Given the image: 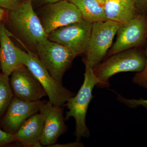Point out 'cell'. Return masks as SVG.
Masks as SVG:
<instances>
[{
  "mask_svg": "<svg viewBox=\"0 0 147 147\" xmlns=\"http://www.w3.org/2000/svg\"><path fill=\"white\" fill-rule=\"evenodd\" d=\"M63 106L53 105L48 100H43L39 113L44 118V128L41 144L48 147L56 143L61 135L66 132Z\"/></svg>",
  "mask_w": 147,
  "mask_h": 147,
  "instance_id": "11",
  "label": "cell"
},
{
  "mask_svg": "<svg viewBox=\"0 0 147 147\" xmlns=\"http://www.w3.org/2000/svg\"><path fill=\"white\" fill-rule=\"evenodd\" d=\"M9 83L13 96L26 101L40 100L47 94L41 84L25 65L11 74Z\"/></svg>",
  "mask_w": 147,
  "mask_h": 147,
  "instance_id": "10",
  "label": "cell"
},
{
  "mask_svg": "<svg viewBox=\"0 0 147 147\" xmlns=\"http://www.w3.org/2000/svg\"><path fill=\"white\" fill-rule=\"evenodd\" d=\"M137 14L147 16V0H133Z\"/></svg>",
  "mask_w": 147,
  "mask_h": 147,
  "instance_id": "21",
  "label": "cell"
},
{
  "mask_svg": "<svg viewBox=\"0 0 147 147\" xmlns=\"http://www.w3.org/2000/svg\"><path fill=\"white\" fill-rule=\"evenodd\" d=\"M15 142L14 135L9 134L0 128V147Z\"/></svg>",
  "mask_w": 147,
  "mask_h": 147,
  "instance_id": "20",
  "label": "cell"
},
{
  "mask_svg": "<svg viewBox=\"0 0 147 147\" xmlns=\"http://www.w3.org/2000/svg\"><path fill=\"white\" fill-rule=\"evenodd\" d=\"M117 94V99L121 103L128 106L131 108H136L139 107H143L145 108L147 111V99L141 98L139 99H127L123 97L119 94L116 93Z\"/></svg>",
  "mask_w": 147,
  "mask_h": 147,
  "instance_id": "19",
  "label": "cell"
},
{
  "mask_svg": "<svg viewBox=\"0 0 147 147\" xmlns=\"http://www.w3.org/2000/svg\"><path fill=\"white\" fill-rule=\"evenodd\" d=\"M7 10L0 7V23L4 21Z\"/></svg>",
  "mask_w": 147,
  "mask_h": 147,
  "instance_id": "25",
  "label": "cell"
},
{
  "mask_svg": "<svg viewBox=\"0 0 147 147\" xmlns=\"http://www.w3.org/2000/svg\"><path fill=\"white\" fill-rule=\"evenodd\" d=\"M13 97L9 76L0 72V120L8 109Z\"/></svg>",
  "mask_w": 147,
  "mask_h": 147,
  "instance_id": "17",
  "label": "cell"
},
{
  "mask_svg": "<svg viewBox=\"0 0 147 147\" xmlns=\"http://www.w3.org/2000/svg\"><path fill=\"white\" fill-rule=\"evenodd\" d=\"M99 1H101L104 2L105 1V0H99Z\"/></svg>",
  "mask_w": 147,
  "mask_h": 147,
  "instance_id": "26",
  "label": "cell"
},
{
  "mask_svg": "<svg viewBox=\"0 0 147 147\" xmlns=\"http://www.w3.org/2000/svg\"><path fill=\"white\" fill-rule=\"evenodd\" d=\"M22 0H0V7L6 10L16 8Z\"/></svg>",
  "mask_w": 147,
  "mask_h": 147,
  "instance_id": "22",
  "label": "cell"
},
{
  "mask_svg": "<svg viewBox=\"0 0 147 147\" xmlns=\"http://www.w3.org/2000/svg\"><path fill=\"white\" fill-rule=\"evenodd\" d=\"M84 145L79 141L74 143H67L65 144H53L49 146L48 147H83Z\"/></svg>",
  "mask_w": 147,
  "mask_h": 147,
  "instance_id": "23",
  "label": "cell"
},
{
  "mask_svg": "<svg viewBox=\"0 0 147 147\" xmlns=\"http://www.w3.org/2000/svg\"><path fill=\"white\" fill-rule=\"evenodd\" d=\"M121 24L109 20L92 24L88 46L85 53V65L94 69L101 62L111 48Z\"/></svg>",
  "mask_w": 147,
  "mask_h": 147,
  "instance_id": "5",
  "label": "cell"
},
{
  "mask_svg": "<svg viewBox=\"0 0 147 147\" xmlns=\"http://www.w3.org/2000/svg\"><path fill=\"white\" fill-rule=\"evenodd\" d=\"M44 119L39 112L29 118L13 134L15 142L24 147H42Z\"/></svg>",
  "mask_w": 147,
  "mask_h": 147,
  "instance_id": "14",
  "label": "cell"
},
{
  "mask_svg": "<svg viewBox=\"0 0 147 147\" xmlns=\"http://www.w3.org/2000/svg\"><path fill=\"white\" fill-rule=\"evenodd\" d=\"M19 55L22 63L28 68L45 90L49 101L53 105L64 106L74 94L67 89L51 76L36 54L19 49Z\"/></svg>",
  "mask_w": 147,
  "mask_h": 147,
  "instance_id": "4",
  "label": "cell"
},
{
  "mask_svg": "<svg viewBox=\"0 0 147 147\" xmlns=\"http://www.w3.org/2000/svg\"><path fill=\"white\" fill-rule=\"evenodd\" d=\"M116 34L115 42L108 51L107 57L131 48L143 47L147 40V16L137 14L121 24Z\"/></svg>",
  "mask_w": 147,
  "mask_h": 147,
  "instance_id": "9",
  "label": "cell"
},
{
  "mask_svg": "<svg viewBox=\"0 0 147 147\" xmlns=\"http://www.w3.org/2000/svg\"><path fill=\"white\" fill-rule=\"evenodd\" d=\"M61 0H32V3L37 6H42L51 3H55Z\"/></svg>",
  "mask_w": 147,
  "mask_h": 147,
  "instance_id": "24",
  "label": "cell"
},
{
  "mask_svg": "<svg viewBox=\"0 0 147 147\" xmlns=\"http://www.w3.org/2000/svg\"><path fill=\"white\" fill-rule=\"evenodd\" d=\"M43 100L26 101L13 96L8 109L0 120L4 131L14 134L32 115L38 113Z\"/></svg>",
  "mask_w": 147,
  "mask_h": 147,
  "instance_id": "12",
  "label": "cell"
},
{
  "mask_svg": "<svg viewBox=\"0 0 147 147\" xmlns=\"http://www.w3.org/2000/svg\"><path fill=\"white\" fill-rule=\"evenodd\" d=\"M36 51L38 57L51 76L63 85L64 74L75 58L71 51L48 38L37 44Z\"/></svg>",
  "mask_w": 147,
  "mask_h": 147,
  "instance_id": "6",
  "label": "cell"
},
{
  "mask_svg": "<svg viewBox=\"0 0 147 147\" xmlns=\"http://www.w3.org/2000/svg\"><path fill=\"white\" fill-rule=\"evenodd\" d=\"M38 11L36 12L48 35L58 28L82 19L76 6L67 0L44 5Z\"/></svg>",
  "mask_w": 147,
  "mask_h": 147,
  "instance_id": "8",
  "label": "cell"
},
{
  "mask_svg": "<svg viewBox=\"0 0 147 147\" xmlns=\"http://www.w3.org/2000/svg\"><path fill=\"white\" fill-rule=\"evenodd\" d=\"M76 5L82 18L93 23L107 20L104 2L99 0H67Z\"/></svg>",
  "mask_w": 147,
  "mask_h": 147,
  "instance_id": "16",
  "label": "cell"
},
{
  "mask_svg": "<svg viewBox=\"0 0 147 147\" xmlns=\"http://www.w3.org/2000/svg\"><path fill=\"white\" fill-rule=\"evenodd\" d=\"M84 83L77 94L67 100L64 106L67 107L65 119L67 120L73 117L75 121V130L74 135L76 141L82 137L88 138L90 131L86 124V116L89 105L92 98L93 89L99 83L93 69L85 65Z\"/></svg>",
  "mask_w": 147,
  "mask_h": 147,
  "instance_id": "3",
  "label": "cell"
},
{
  "mask_svg": "<svg viewBox=\"0 0 147 147\" xmlns=\"http://www.w3.org/2000/svg\"><path fill=\"white\" fill-rule=\"evenodd\" d=\"M146 45V62L144 67L142 71L137 72L134 75L132 81L134 84L147 89V40Z\"/></svg>",
  "mask_w": 147,
  "mask_h": 147,
  "instance_id": "18",
  "label": "cell"
},
{
  "mask_svg": "<svg viewBox=\"0 0 147 147\" xmlns=\"http://www.w3.org/2000/svg\"><path fill=\"white\" fill-rule=\"evenodd\" d=\"M104 10L107 20L120 24L138 14L133 0H105Z\"/></svg>",
  "mask_w": 147,
  "mask_h": 147,
  "instance_id": "15",
  "label": "cell"
},
{
  "mask_svg": "<svg viewBox=\"0 0 147 147\" xmlns=\"http://www.w3.org/2000/svg\"><path fill=\"white\" fill-rule=\"evenodd\" d=\"M92 24L82 18L56 29L48 34L47 38L66 47L76 57L86 52Z\"/></svg>",
  "mask_w": 147,
  "mask_h": 147,
  "instance_id": "7",
  "label": "cell"
},
{
  "mask_svg": "<svg viewBox=\"0 0 147 147\" xmlns=\"http://www.w3.org/2000/svg\"><path fill=\"white\" fill-rule=\"evenodd\" d=\"M4 22L9 34L25 46L27 51L36 54L37 44L48 37L32 0H22L16 8L7 10Z\"/></svg>",
  "mask_w": 147,
  "mask_h": 147,
  "instance_id": "1",
  "label": "cell"
},
{
  "mask_svg": "<svg viewBox=\"0 0 147 147\" xmlns=\"http://www.w3.org/2000/svg\"><path fill=\"white\" fill-rule=\"evenodd\" d=\"M19 48L10 38V34L4 21L0 23V68L9 76L13 71L24 65L21 62Z\"/></svg>",
  "mask_w": 147,
  "mask_h": 147,
  "instance_id": "13",
  "label": "cell"
},
{
  "mask_svg": "<svg viewBox=\"0 0 147 147\" xmlns=\"http://www.w3.org/2000/svg\"><path fill=\"white\" fill-rule=\"evenodd\" d=\"M146 62V51L141 47L131 48L108 57L93 69L99 81L96 86L100 88L109 87V79L117 74L141 72L144 67Z\"/></svg>",
  "mask_w": 147,
  "mask_h": 147,
  "instance_id": "2",
  "label": "cell"
}]
</instances>
